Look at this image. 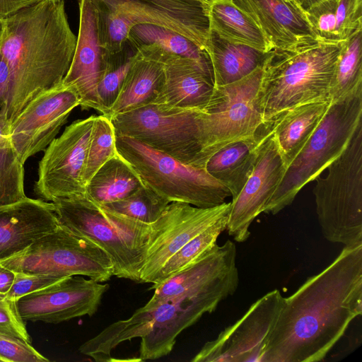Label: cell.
Here are the masks:
<instances>
[{
	"label": "cell",
	"instance_id": "1",
	"mask_svg": "<svg viewBox=\"0 0 362 362\" xmlns=\"http://www.w3.org/2000/svg\"><path fill=\"white\" fill-rule=\"evenodd\" d=\"M362 313V243L337 258L284 298L264 362L325 359L351 321Z\"/></svg>",
	"mask_w": 362,
	"mask_h": 362
},
{
	"label": "cell",
	"instance_id": "2",
	"mask_svg": "<svg viewBox=\"0 0 362 362\" xmlns=\"http://www.w3.org/2000/svg\"><path fill=\"white\" fill-rule=\"evenodd\" d=\"M0 56L9 71L5 118L11 124L36 96L62 83L77 37L64 0H42L4 18Z\"/></svg>",
	"mask_w": 362,
	"mask_h": 362
},
{
	"label": "cell",
	"instance_id": "3",
	"mask_svg": "<svg viewBox=\"0 0 362 362\" xmlns=\"http://www.w3.org/2000/svg\"><path fill=\"white\" fill-rule=\"evenodd\" d=\"M343 42L317 40L272 50L258 93L264 123L299 105L331 103V86Z\"/></svg>",
	"mask_w": 362,
	"mask_h": 362
},
{
	"label": "cell",
	"instance_id": "4",
	"mask_svg": "<svg viewBox=\"0 0 362 362\" xmlns=\"http://www.w3.org/2000/svg\"><path fill=\"white\" fill-rule=\"evenodd\" d=\"M52 203L59 224L101 248L112 263L114 276L140 283L153 223L119 214L85 195Z\"/></svg>",
	"mask_w": 362,
	"mask_h": 362
},
{
	"label": "cell",
	"instance_id": "5",
	"mask_svg": "<svg viewBox=\"0 0 362 362\" xmlns=\"http://www.w3.org/2000/svg\"><path fill=\"white\" fill-rule=\"evenodd\" d=\"M327 168L313 190L321 232L333 243H362V121Z\"/></svg>",
	"mask_w": 362,
	"mask_h": 362
},
{
	"label": "cell",
	"instance_id": "6",
	"mask_svg": "<svg viewBox=\"0 0 362 362\" xmlns=\"http://www.w3.org/2000/svg\"><path fill=\"white\" fill-rule=\"evenodd\" d=\"M362 121V88L337 101L327 111L304 146L287 167L264 213L276 214L294 200L344 149Z\"/></svg>",
	"mask_w": 362,
	"mask_h": 362
},
{
	"label": "cell",
	"instance_id": "7",
	"mask_svg": "<svg viewBox=\"0 0 362 362\" xmlns=\"http://www.w3.org/2000/svg\"><path fill=\"white\" fill-rule=\"evenodd\" d=\"M116 148L143 183L170 202L209 208L223 204L231 196L205 168L186 164L138 140L116 135Z\"/></svg>",
	"mask_w": 362,
	"mask_h": 362
},
{
	"label": "cell",
	"instance_id": "8",
	"mask_svg": "<svg viewBox=\"0 0 362 362\" xmlns=\"http://www.w3.org/2000/svg\"><path fill=\"white\" fill-rule=\"evenodd\" d=\"M202 110L151 103L110 119L116 135L125 136L195 167L205 168Z\"/></svg>",
	"mask_w": 362,
	"mask_h": 362
},
{
	"label": "cell",
	"instance_id": "9",
	"mask_svg": "<svg viewBox=\"0 0 362 362\" xmlns=\"http://www.w3.org/2000/svg\"><path fill=\"white\" fill-rule=\"evenodd\" d=\"M0 263L14 272L61 279L81 275L105 283L114 276L112 263L101 248L59 224Z\"/></svg>",
	"mask_w": 362,
	"mask_h": 362
},
{
	"label": "cell",
	"instance_id": "10",
	"mask_svg": "<svg viewBox=\"0 0 362 362\" xmlns=\"http://www.w3.org/2000/svg\"><path fill=\"white\" fill-rule=\"evenodd\" d=\"M263 73L264 66L238 81L215 86L202 114L206 163L221 148L255 135L264 124L258 101Z\"/></svg>",
	"mask_w": 362,
	"mask_h": 362
},
{
	"label": "cell",
	"instance_id": "11",
	"mask_svg": "<svg viewBox=\"0 0 362 362\" xmlns=\"http://www.w3.org/2000/svg\"><path fill=\"white\" fill-rule=\"evenodd\" d=\"M95 118L74 121L44 151L34 186L41 199L53 202L85 195L83 174Z\"/></svg>",
	"mask_w": 362,
	"mask_h": 362
},
{
	"label": "cell",
	"instance_id": "12",
	"mask_svg": "<svg viewBox=\"0 0 362 362\" xmlns=\"http://www.w3.org/2000/svg\"><path fill=\"white\" fill-rule=\"evenodd\" d=\"M283 296L274 289L253 303L234 324L207 341L192 362H264Z\"/></svg>",
	"mask_w": 362,
	"mask_h": 362
},
{
	"label": "cell",
	"instance_id": "13",
	"mask_svg": "<svg viewBox=\"0 0 362 362\" xmlns=\"http://www.w3.org/2000/svg\"><path fill=\"white\" fill-rule=\"evenodd\" d=\"M98 12L115 13L134 27L150 24L180 34L206 51L211 32L208 0H91Z\"/></svg>",
	"mask_w": 362,
	"mask_h": 362
},
{
	"label": "cell",
	"instance_id": "14",
	"mask_svg": "<svg viewBox=\"0 0 362 362\" xmlns=\"http://www.w3.org/2000/svg\"><path fill=\"white\" fill-rule=\"evenodd\" d=\"M79 105L77 93L62 81L36 96L23 109L9 125V136L23 164L45 150Z\"/></svg>",
	"mask_w": 362,
	"mask_h": 362
},
{
	"label": "cell",
	"instance_id": "15",
	"mask_svg": "<svg viewBox=\"0 0 362 362\" xmlns=\"http://www.w3.org/2000/svg\"><path fill=\"white\" fill-rule=\"evenodd\" d=\"M230 202L209 208L197 207L182 202H170L153 223L140 283L153 284L165 262L194 237L228 214Z\"/></svg>",
	"mask_w": 362,
	"mask_h": 362
},
{
	"label": "cell",
	"instance_id": "16",
	"mask_svg": "<svg viewBox=\"0 0 362 362\" xmlns=\"http://www.w3.org/2000/svg\"><path fill=\"white\" fill-rule=\"evenodd\" d=\"M110 286L81 275H74L16 300L25 321L58 324L84 315H94Z\"/></svg>",
	"mask_w": 362,
	"mask_h": 362
},
{
	"label": "cell",
	"instance_id": "17",
	"mask_svg": "<svg viewBox=\"0 0 362 362\" xmlns=\"http://www.w3.org/2000/svg\"><path fill=\"white\" fill-rule=\"evenodd\" d=\"M264 125L265 134L252 173L240 193L230 202L226 230L238 243L245 242L250 237L251 223L263 212L286 170L269 122H264Z\"/></svg>",
	"mask_w": 362,
	"mask_h": 362
},
{
	"label": "cell",
	"instance_id": "18",
	"mask_svg": "<svg viewBox=\"0 0 362 362\" xmlns=\"http://www.w3.org/2000/svg\"><path fill=\"white\" fill-rule=\"evenodd\" d=\"M236 255L235 245L231 240H228L222 245L216 244L181 270L152 284L149 289L154 290V293L146 305L219 289L235 293L239 284Z\"/></svg>",
	"mask_w": 362,
	"mask_h": 362
},
{
	"label": "cell",
	"instance_id": "19",
	"mask_svg": "<svg viewBox=\"0 0 362 362\" xmlns=\"http://www.w3.org/2000/svg\"><path fill=\"white\" fill-rule=\"evenodd\" d=\"M235 293L219 289L197 295H183L161 300L153 305L156 317L150 332L141 339L139 361L155 360L168 355L177 336L197 322L205 313L214 312L218 304Z\"/></svg>",
	"mask_w": 362,
	"mask_h": 362
},
{
	"label": "cell",
	"instance_id": "20",
	"mask_svg": "<svg viewBox=\"0 0 362 362\" xmlns=\"http://www.w3.org/2000/svg\"><path fill=\"white\" fill-rule=\"evenodd\" d=\"M136 49L163 66V83L153 103L182 109L203 110L206 106L215 88L211 66L152 44L137 46Z\"/></svg>",
	"mask_w": 362,
	"mask_h": 362
},
{
	"label": "cell",
	"instance_id": "21",
	"mask_svg": "<svg viewBox=\"0 0 362 362\" xmlns=\"http://www.w3.org/2000/svg\"><path fill=\"white\" fill-rule=\"evenodd\" d=\"M79 26L76 48L62 83L71 87L82 110L94 109L103 115L98 95L106 61L99 40L98 13L91 0H78Z\"/></svg>",
	"mask_w": 362,
	"mask_h": 362
},
{
	"label": "cell",
	"instance_id": "22",
	"mask_svg": "<svg viewBox=\"0 0 362 362\" xmlns=\"http://www.w3.org/2000/svg\"><path fill=\"white\" fill-rule=\"evenodd\" d=\"M260 28L274 49L319 40L296 0H231Z\"/></svg>",
	"mask_w": 362,
	"mask_h": 362
},
{
	"label": "cell",
	"instance_id": "23",
	"mask_svg": "<svg viewBox=\"0 0 362 362\" xmlns=\"http://www.w3.org/2000/svg\"><path fill=\"white\" fill-rule=\"evenodd\" d=\"M59 226L52 202L25 197L0 206V261L23 250Z\"/></svg>",
	"mask_w": 362,
	"mask_h": 362
},
{
	"label": "cell",
	"instance_id": "24",
	"mask_svg": "<svg viewBox=\"0 0 362 362\" xmlns=\"http://www.w3.org/2000/svg\"><path fill=\"white\" fill-rule=\"evenodd\" d=\"M264 134V123L255 135L224 146L206 161V170L230 191L232 199L240 193L252 173Z\"/></svg>",
	"mask_w": 362,
	"mask_h": 362
},
{
	"label": "cell",
	"instance_id": "25",
	"mask_svg": "<svg viewBox=\"0 0 362 362\" xmlns=\"http://www.w3.org/2000/svg\"><path fill=\"white\" fill-rule=\"evenodd\" d=\"M329 105V102H318L299 105L267 121L286 168L317 127Z\"/></svg>",
	"mask_w": 362,
	"mask_h": 362
},
{
	"label": "cell",
	"instance_id": "26",
	"mask_svg": "<svg viewBox=\"0 0 362 362\" xmlns=\"http://www.w3.org/2000/svg\"><path fill=\"white\" fill-rule=\"evenodd\" d=\"M273 50V49H272ZM229 41L211 30L207 42L215 86H224L247 76L264 66L272 54Z\"/></svg>",
	"mask_w": 362,
	"mask_h": 362
},
{
	"label": "cell",
	"instance_id": "27",
	"mask_svg": "<svg viewBox=\"0 0 362 362\" xmlns=\"http://www.w3.org/2000/svg\"><path fill=\"white\" fill-rule=\"evenodd\" d=\"M163 79V64L144 56L136 49L119 94L105 116L110 119L118 114L153 103L161 88Z\"/></svg>",
	"mask_w": 362,
	"mask_h": 362
},
{
	"label": "cell",
	"instance_id": "28",
	"mask_svg": "<svg viewBox=\"0 0 362 362\" xmlns=\"http://www.w3.org/2000/svg\"><path fill=\"white\" fill-rule=\"evenodd\" d=\"M144 185L136 171L117 153L93 175L86 186L85 196L105 205L126 198Z\"/></svg>",
	"mask_w": 362,
	"mask_h": 362
},
{
	"label": "cell",
	"instance_id": "29",
	"mask_svg": "<svg viewBox=\"0 0 362 362\" xmlns=\"http://www.w3.org/2000/svg\"><path fill=\"white\" fill-rule=\"evenodd\" d=\"M210 25L211 30L229 41L263 52L274 49L255 21L231 1L211 3Z\"/></svg>",
	"mask_w": 362,
	"mask_h": 362
},
{
	"label": "cell",
	"instance_id": "30",
	"mask_svg": "<svg viewBox=\"0 0 362 362\" xmlns=\"http://www.w3.org/2000/svg\"><path fill=\"white\" fill-rule=\"evenodd\" d=\"M128 40L135 47L142 45H155L169 53L212 67L206 51L185 36L163 27L150 24L136 25L132 28Z\"/></svg>",
	"mask_w": 362,
	"mask_h": 362
},
{
	"label": "cell",
	"instance_id": "31",
	"mask_svg": "<svg viewBox=\"0 0 362 362\" xmlns=\"http://www.w3.org/2000/svg\"><path fill=\"white\" fill-rule=\"evenodd\" d=\"M361 57L362 29L343 42L331 86V103L362 88Z\"/></svg>",
	"mask_w": 362,
	"mask_h": 362
},
{
	"label": "cell",
	"instance_id": "32",
	"mask_svg": "<svg viewBox=\"0 0 362 362\" xmlns=\"http://www.w3.org/2000/svg\"><path fill=\"white\" fill-rule=\"evenodd\" d=\"M9 124L0 116V206L26 197L24 167L11 143Z\"/></svg>",
	"mask_w": 362,
	"mask_h": 362
},
{
	"label": "cell",
	"instance_id": "33",
	"mask_svg": "<svg viewBox=\"0 0 362 362\" xmlns=\"http://www.w3.org/2000/svg\"><path fill=\"white\" fill-rule=\"evenodd\" d=\"M228 215L223 216L194 237L170 257L156 275L153 284H158L181 270L215 245L220 234L226 230Z\"/></svg>",
	"mask_w": 362,
	"mask_h": 362
},
{
	"label": "cell",
	"instance_id": "34",
	"mask_svg": "<svg viewBox=\"0 0 362 362\" xmlns=\"http://www.w3.org/2000/svg\"><path fill=\"white\" fill-rule=\"evenodd\" d=\"M170 203L144 185L126 198L102 206L136 221L151 224L161 216Z\"/></svg>",
	"mask_w": 362,
	"mask_h": 362
},
{
	"label": "cell",
	"instance_id": "35",
	"mask_svg": "<svg viewBox=\"0 0 362 362\" xmlns=\"http://www.w3.org/2000/svg\"><path fill=\"white\" fill-rule=\"evenodd\" d=\"M117 154L116 134L111 120L103 115L95 116L83 174L85 187L99 168Z\"/></svg>",
	"mask_w": 362,
	"mask_h": 362
},
{
	"label": "cell",
	"instance_id": "36",
	"mask_svg": "<svg viewBox=\"0 0 362 362\" xmlns=\"http://www.w3.org/2000/svg\"><path fill=\"white\" fill-rule=\"evenodd\" d=\"M117 56L107 59L102 78L98 85V95L103 115H106L117 100L134 59V54L126 57Z\"/></svg>",
	"mask_w": 362,
	"mask_h": 362
},
{
	"label": "cell",
	"instance_id": "37",
	"mask_svg": "<svg viewBox=\"0 0 362 362\" xmlns=\"http://www.w3.org/2000/svg\"><path fill=\"white\" fill-rule=\"evenodd\" d=\"M338 1L326 0L305 11L310 25L320 41L340 42L337 31L336 11Z\"/></svg>",
	"mask_w": 362,
	"mask_h": 362
},
{
	"label": "cell",
	"instance_id": "38",
	"mask_svg": "<svg viewBox=\"0 0 362 362\" xmlns=\"http://www.w3.org/2000/svg\"><path fill=\"white\" fill-rule=\"evenodd\" d=\"M48 362L32 345L21 339L0 333V362Z\"/></svg>",
	"mask_w": 362,
	"mask_h": 362
},
{
	"label": "cell",
	"instance_id": "39",
	"mask_svg": "<svg viewBox=\"0 0 362 362\" xmlns=\"http://www.w3.org/2000/svg\"><path fill=\"white\" fill-rule=\"evenodd\" d=\"M336 16L338 37L343 42L362 29V0H339Z\"/></svg>",
	"mask_w": 362,
	"mask_h": 362
},
{
	"label": "cell",
	"instance_id": "40",
	"mask_svg": "<svg viewBox=\"0 0 362 362\" xmlns=\"http://www.w3.org/2000/svg\"><path fill=\"white\" fill-rule=\"evenodd\" d=\"M0 333L32 343L25 321L18 312L16 300L4 296L0 298Z\"/></svg>",
	"mask_w": 362,
	"mask_h": 362
},
{
	"label": "cell",
	"instance_id": "41",
	"mask_svg": "<svg viewBox=\"0 0 362 362\" xmlns=\"http://www.w3.org/2000/svg\"><path fill=\"white\" fill-rule=\"evenodd\" d=\"M60 279H62L52 275L17 272H15L13 282L4 297L17 300L23 296L47 287Z\"/></svg>",
	"mask_w": 362,
	"mask_h": 362
},
{
	"label": "cell",
	"instance_id": "42",
	"mask_svg": "<svg viewBox=\"0 0 362 362\" xmlns=\"http://www.w3.org/2000/svg\"><path fill=\"white\" fill-rule=\"evenodd\" d=\"M8 83V68L5 61L0 56V116L4 115L5 117Z\"/></svg>",
	"mask_w": 362,
	"mask_h": 362
},
{
	"label": "cell",
	"instance_id": "43",
	"mask_svg": "<svg viewBox=\"0 0 362 362\" xmlns=\"http://www.w3.org/2000/svg\"><path fill=\"white\" fill-rule=\"evenodd\" d=\"M40 1L42 0H0V18H5Z\"/></svg>",
	"mask_w": 362,
	"mask_h": 362
},
{
	"label": "cell",
	"instance_id": "44",
	"mask_svg": "<svg viewBox=\"0 0 362 362\" xmlns=\"http://www.w3.org/2000/svg\"><path fill=\"white\" fill-rule=\"evenodd\" d=\"M15 278V272L0 263V296H4L9 291Z\"/></svg>",
	"mask_w": 362,
	"mask_h": 362
},
{
	"label": "cell",
	"instance_id": "45",
	"mask_svg": "<svg viewBox=\"0 0 362 362\" xmlns=\"http://www.w3.org/2000/svg\"><path fill=\"white\" fill-rule=\"evenodd\" d=\"M301 8L305 11L312 6L326 0H296Z\"/></svg>",
	"mask_w": 362,
	"mask_h": 362
},
{
	"label": "cell",
	"instance_id": "46",
	"mask_svg": "<svg viewBox=\"0 0 362 362\" xmlns=\"http://www.w3.org/2000/svg\"><path fill=\"white\" fill-rule=\"evenodd\" d=\"M4 18H0V37L2 35L3 30H4Z\"/></svg>",
	"mask_w": 362,
	"mask_h": 362
},
{
	"label": "cell",
	"instance_id": "47",
	"mask_svg": "<svg viewBox=\"0 0 362 362\" xmlns=\"http://www.w3.org/2000/svg\"><path fill=\"white\" fill-rule=\"evenodd\" d=\"M210 3L219 1H231V0H208Z\"/></svg>",
	"mask_w": 362,
	"mask_h": 362
},
{
	"label": "cell",
	"instance_id": "48",
	"mask_svg": "<svg viewBox=\"0 0 362 362\" xmlns=\"http://www.w3.org/2000/svg\"><path fill=\"white\" fill-rule=\"evenodd\" d=\"M1 297H4V296H0V298H1Z\"/></svg>",
	"mask_w": 362,
	"mask_h": 362
}]
</instances>
